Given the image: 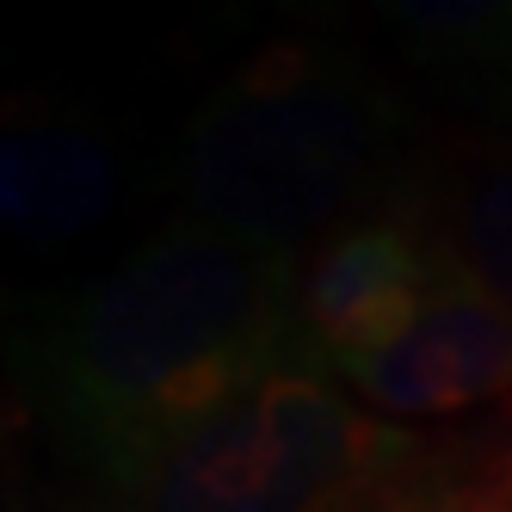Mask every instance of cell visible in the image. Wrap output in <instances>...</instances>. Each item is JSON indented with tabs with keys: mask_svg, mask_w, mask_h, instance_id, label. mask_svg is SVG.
<instances>
[{
	"mask_svg": "<svg viewBox=\"0 0 512 512\" xmlns=\"http://www.w3.org/2000/svg\"><path fill=\"white\" fill-rule=\"evenodd\" d=\"M297 260L167 223L31 327L25 395L87 482L297 358Z\"/></svg>",
	"mask_w": 512,
	"mask_h": 512,
	"instance_id": "1",
	"label": "cell"
},
{
	"mask_svg": "<svg viewBox=\"0 0 512 512\" xmlns=\"http://www.w3.org/2000/svg\"><path fill=\"white\" fill-rule=\"evenodd\" d=\"M426 155L420 112L383 68L327 38H284L223 75L173 142V223L272 260L401 198Z\"/></svg>",
	"mask_w": 512,
	"mask_h": 512,
	"instance_id": "2",
	"label": "cell"
},
{
	"mask_svg": "<svg viewBox=\"0 0 512 512\" xmlns=\"http://www.w3.org/2000/svg\"><path fill=\"white\" fill-rule=\"evenodd\" d=\"M445 445L451 432L377 420L327 371L278 364L87 482V512H364L426 475Z\"/></svg>",
	"mask_w": 512,
	"mask_h": 512,
	"instance_id": "3",
	"label": "cell"
},
{
	"mask_svg": "<svg viewBox=\"0 0 512 512\" xmlns=\"http://www.w3.org/2000/svg\"><path fill=\"white\" fill-rule=\"evenodd\" d=\"M451 253L432 241L408 198L364 210L358 223L315 241L290 278V327L309 371L340 377L346 364L383 352L401 327L451 284Z\"/></svg>",
	"mask_w": 512,
	"mask_h": 512,
	"instance_id": "4",
	"label": "cell"
},
{
	"mask_svg": "<svg viewBox=\"0 0 512 512\" xmlns=\"http://www.w3.org/2000/svg\"><path fill=\"white\" fill-rule=\"evenodd\" d=\"M377 420L414 432H512V315L463 272L420 309L414 327L334 377Z\"/></svg>",
	"mask_w": 512,
	"mask_h": 512,
	"instance_id": "5",
	"label": "cell"
},
{
	"mask_svg": "<svg viewBox=\"0 0 512 512\" xmlns=\"http://www.w3.org/2000/svg\"><path fill=\"white\" fill-rule=\"evenodd\" d=\"M124 204L118 142L75 105H13L0 136V210L25 247H68Z\"/></svg>",
	"mask_w": 512,
	"mask_h": 512,
	"instance_id": "6",
	"label": "cell"
},
{
	"mask_svg": "<svg viewBox=\"0 0 512 512\" xmlns=\"http://www.w3.org/2000/svg\"><path fill=\"white\" fill-rule=\"evenodd\" d=\"M401 198L451 266L512 315V130L426 142Z\"/></svg>",
	"mask_w": 512,
	"mask_h": 512,
	"instance_id": "7",
	"label": "cell"
},
{
	"mask_svg": "<svg viewBox=\"0 0 512 512\" xmlns=\"http://www.w3.org/2000/svg\"><path fill=\"white\" fill-rule=\"evenodd\" d=\"M395 50L488 99L512 56V0H377Z\"/></svg>",
	"mask_w": 512,
	"mask_h": 512,
	"instance_id": "8",
	"label": "cell"
},
{
	"mask_svg": "<svg viewBox=\"0 0 512 512\" xmlns=\"http://www.w3.org/2000/svg\"><path fill=\"white\" fill-rule=\"evenodd\" d=\"M512 494V438L482 445L475 432H451L445 457L414 475L401 494L364 506V512H500Z\"/></svg>",
	"mask_w": 512,
	"mask_h": 512,
	"instance_id": "9",
	"label": "cell"
},
{
	"mask_svg": "<svg viewBox=\"0 0 512 512\" xmlns=\"http://www.w3.org/2000/svg\"><path fill=\"white\" fill-rule=\"evenodd\" d=\"M253 7H266L278 19H321V13H334L340 0H253Z\"/></svg>",
	"mask_w": 512,
	"mask_h": 512,
	"instance_id": "10",
	"label": "cell"
},
{
	"mask_svg": "<svg viewBox=\"0 0 512 512\" xmlns=\"http://www.w3.org/2000/svg\"><path fill=\"white\" fill-rule=\"evenodd\" d=\"M488 112H494V130H512V56L500 68V81L488 87Z\"/></svg>",
	"mask_w": 512,
	"mask_h": 512,
	"instance_id": "11",
	"label": "cell"
},
{
	"mask_svg": "<svg viewBox=\"0 0 512 512\" xmlns=\"http://www.w3.org/2000/svg\"><path fill=\"white\" fill-rule=\"evenodd\" d=\"M500 512H512V494H506V506H500Z\"/></svg>",
	"mask_w": 512,
	"mask_h": 512,
	"instance_id": "12",
	"label": "cell"
}]
</instances>
